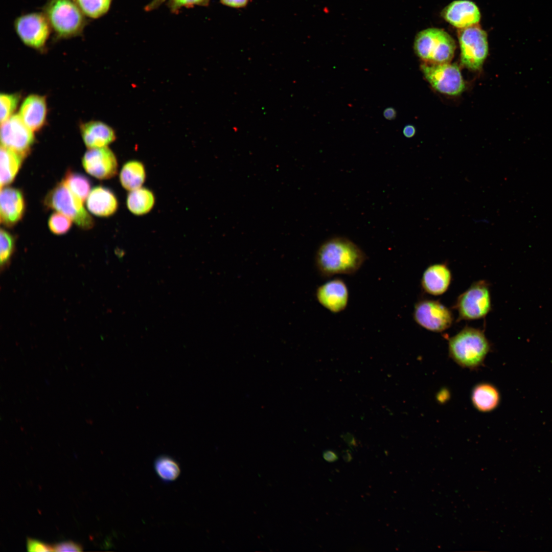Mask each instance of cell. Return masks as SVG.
Wrapping results in <instances>:
<instances>
[{"instance_id":"obj_1","label":"cell","mask_w":552,"mask_h":552,"mask_svg":"<svg viewBox=\"0 0 552 552\" xmlns=\"http://www.w3.org/2000/svg\"><path fill=\"white\" fill-rule=\"evenodd\" d=\"M366 259L364 251L354 242L341 237L330 238L318 247L315 264L319 273L329 278L357 272Z\"/></svg>"},{"instance_id":"obj_2","label":"cell","mask_w":552,"mask_h":552,"mask_svg":"<svg viewBox=\"0 0 552 552\" xmlns=\"http://www.w3.org/2000/svg\"><path fill=\"white\" fill-rule=\"evenodd\" d=\"M491 344L484 332L465 327L448 341L449 357L462 367L474 370L484 363Z\"/></svg>"},{"instance_id":"obj_3","label":"cell","mask_w":552,"mask_h":552,"mask_svg":"<svg viewBox=\"0 0 552 552\" xmlns=\"http://www.w3.org/2000/svg\"><path fill=\"white\" fill-rule=\"evenodd\" d=\"M43 13L58 38L77 36L86 25L85 15L73 0H48Z\"/></svg>"},{"instance_id":"obj_4","label":"cell","mask_w":552,"mask_h":552,"mask_svg":"<svg viewBox=\"0 0 552 552\" xmlns=\"http://www.w3.org/2000/svg\"><path fill=\"white\" fill-rule=\"evenodd\" d=\"M413 49L423 62L445 63L452 60L456 44L453 38L445 31L438 28H428L417 34Z\"/></svg>"},{"instance_id":"obj_5","label":"cell","mask_w":552,"mask_h":552,"mask_svg":"<svg viewBox=\"0 0 552 552\" xmlns=\"http://www.w3.org/2000/svg\"><path fill=\"white\" fill-rule=\"evenodd\" d=\"M83 202L62 180L48 193L43 201L46 209L63 214L79 227L87 230L94 226V220L84 208Z\"/></svg>"},{"instance_id":"obj_6","label":"cell","mask_w":552,"mask_h":552,"mask_svg":"<svg viewBox=\"0 0 552 552\" xmlns=\"http://www.w3.org/2000/svg\"><path fill=\"white\" fill-rule=\"evenodd\" d=\"M458 40L461 65L473 71L480 70L489 51L486 32L477 25L462 29Z\"/></svg>"},{"instance_id":"obj_7","label":"cell","mask_w":552,"mask_h":552,"mask_svg":"<svg viewBox=\"0 0 552 552\" xmlns=\"http://www.w3.org/2000/svg\"><path fill=\"white\" fill-rule=\"evenodd\" d=\"M422 74L430 85L437 91L449 96L460 95L465 83L459 67L455 63L440 64L423 62L420 65Z\"/></svg>"},{"instance_id":"obj_8","label":"cell","mask_w":552,"mask_h":552,"mask_svg":"<svg viewBox=\"0 0 552 552\" xmlns=\"http://www.w3.org/2000/svg\"><path fill=\"white\" fill-rule=\"evenodd\" d=\"M459 319L471 320L485 317L491 309L489 287L485 281L473 283L458 297L455 305Z\"/></svg>"},{"instance_id":"obj_9","label":"cell","mask_w":552,"mask_h":552,"mask_svg":"<svg viewBox=\"0 0 552 552\" xmlns=\"http://www.w3.org/2000/svg\"><path fill=\"white\" fill-rule=\"evenodd\" d=\"M14 28L21 41L35 49L44 47L52 30L43 12H32L17 17Z\"/></svg>"},{"instance_id":"obj_10","label":"cell","mask_w":552,"mask_h":552,"mask_svg":"<svg viewBox=\"0 0 552 552\" xmlns=\"http://www.w3.org/2000/svg\"><path fill=\"white\" fill-rule=\"evenodd\" d=\"M413 316L421 327L440 332L449 328L453 321L451 311L438 301L424 300L415 306Z\"/></svg>"},{"instance_id":"obj_11","label":"cell","mask_w":552,"mask_h":552,"mask_svg":"<svg viewBox=\"0 0 552 552\" xmlns=\"http://www.w3.org/2000/svg\"><path fill=\"white\" fill-rule=\"evenodd\" d=\"M35 141L33 131L23 122L18 114H13L1 123V145L26 157Z\"/></svg>"},{"instance_id":"obj_12","label":"cell","mask_w":552,"mask_h":552,"mask_svg":"<svg viewBox=\"0 0 552 552\" xmlns=\"http://www.w3.org/2000/svg\"><path fill=\"white\" fill-rule=\"evenodd\" d=\"M85 170L99 179H108L117 173L118 164L113 152L107 147L89 149L82 159Z\"/></svg>"},{"instance_id":"obj_13","label":"cell","mask_w":552,"mask_h":552,"mask_svg":"<svg viewBox=\"0 0 552 552\" xmlns=\"http://www.w3.org/2000/svg\"><path fill=\"white\" fill-rule=\"evenodd\" d=\"M315 295L318 302L333 313L343 311L348 306L349 298L348 287L340 279L330 280L319 286Z\"/></svg>"},{"instance_id":"obj_14","label":"cell","mask_w":552,"mask_h":552,"mask_svg":"<svg viewBox=\"0 0 552 552\" xmlns=\"http://www.w3.org/2000/svg\"><path fill=\"white\" fill-rule=\"evenodd\" d=\"M1 223L7 227H12L22 218L26 209L22 192L18 189L4 187L1 188Z\"/></svg>"},{"instance_id":"obj_15","label":"cell","mask_w":552,"mask_h":552,"mask_svg":"<svg viewBox=\"0 0 552 552\" xmlns=\"http://www.w3.org/2000/svg\"><path fill=\"white\" fill-rule=\"evenodd\" d=\"M442 16L450 24L461 29L476 25L481 17L477 6L468 0L451 2L444 9Z\"/></svg>"},{"instance_id":"obj_16","label":"cell","mask_w":552,"mask_h":552,"mask_svg":"<svg viewBox=\"0 0 552 552\" xmlns=\"http://www.w3.org/2000/svg\"><path fill=\"white\" fill-rule=\"evenodd\" d=\"M47 113L45 97L33 94L24 100L18 114L25 124L34 132L39 130L44 125Z\"/></svg>"},{"instance_id":"obj_17","label":"cell","mask_w":552,"mask_h":552,"mask_svg":"<svg viewBox=\"0 0 552 552\" xmlns=\"http://www.w3.org/2000/svg\"><path fill=\"white\" fill-rule=\"evenodd\" d=\"M451 278V271L446 264H434L428 266L424 271L421 285L426 292L433 295H440L447 290Z\"/></svg>"},{"instance_id":"obj_18","label":"cell","mask_w":552,"mask_h":552,"mask_svg":"<svg viewBox=\"0 0 552 552\" xmlns=\"http://www.w3.org/2000/svg\"><path fill=\"white\" fill-rule=\"evenodd\" d=\"M118 199L109 189L103 186L95 187L86 199V206L93 214L102 217L113 215L118 208Z\"/></svg>"},{"instance_id":"obj_19","label":"cell","mask_w":552,"mask_h":552,"mask_svg":"<svg viewBox=\"0 0 552 552\" xmlns=\"http://www.w3.org/2000/svg\"><path fill=\"white\" fill-rule=\"evenodd\" d=\"M83 141L88 149L107 147L115 140L113 130L99 121H90L80 127Z\"/></svg>"},{"instance_id":"obj_20","label":"cell","mask_w":552,"mask_h":552,"mask_svg":"<svg viewBox=\"0 0 552 552\" xmlns=\"http://www.w3.org/2000/svg\"><path fill=\"white\" fill-rule=\"evenodd\" d=\"M471 400L473 407L478 411L489 412L499 405L500 395L495 385L487 382H482L473 387Z\"/></svg>"},{"instance_id":"obj_21","label":"cell","mask_w":552,"mask_h":552,"mask_svg":"<svg viewBox=\"0 0 552 552\" xmlns=\"http://www.w3.org/2000/svg\"><path fill=\"white\" fill-rule=\"evenodd\" d=\"M25 157L17 152L1 146V188L10 184L15 179Z\"/></svg>"},{"instance_id":"obj_22","label":"cell","mask_w":552,"mask_h":552,"mask_svg":"<svg viewBox=\"0 0 552 552\" xmlns=\"http://www.w3.org/2000/svg\"><path fill=\"white\" fill-rule=\"evenodd\" d=\"M144 164L138 160H129L122 167L120 173V181L122 187L131 191L142 187L146 179Z\"/></svg>"},{"instance_id":"obj_23","label":"cell","mask_w":552,"mask_h":552,"mask_svg":"<svg viewBox=\"0 0 552 552\" xmlns=\"http://www.w3.org/2000/svg\"><path fill=\"white\" fill-rule=\"evenodd\" d=\"M127 206L132 214L141 216L147 214L155 204V197L148 189L141 187L131 191L127 195Z\"/></svg>"},{"instance_id":"obj_24","label":"cell","mask_w":552,"mask_h":552,"mask_svg":"<svg viewBox=\"0 0 552 552\" xmlns=\"http://www.w3.org/2000/svg\"><path fill=\"white\" fill-rule=\"evenodd\" d=\"M62 180L83 202L87 199L91 188V182L87 177L69 169Z\"/></svg>"},{"instance_id":"obj_25","label":"cell","mask_w":552,"mask_h":552,"mask_svg":"<svg viewBox=\"0 0 552 552\" xmlns=\"http://www.w3.org/2000/svg\"><path fill=\"white\" fill-rule=\"evenodd\" d=\"M157 474L163 480L171 481L175 480L180 474L178 464L172 457L162 455L157 458L154 463Z\"/></svg>"},{"instance_id":"obj_26","label":"cell","mask_w":552,"mask_h":552,"mask_svg":"<svg viewBox=\"0 0 552 552\" xmlns=\"http://www.w3.org/2000/svg\"><path fill=\"white\" fill-rule=\"evenodd\" d=\"M85 16L97 18L108 11L112 0H73Z\"/></svg>"},{"instance_id":"obj_27","label":"cell","mask_w":552,"mask_h":552,"mask_svg":"<svg viewBox=\"0 0 552 552\" xmlns=\"http://www.w3.org/2000/svg\"><path fill=\"white\" fill-rule=\"evenodd\" d=\"M1 270H5L9 265L15 248V238L6 229L1 228L0 232Z\"/></svg>"},{"instance_id":"obj_28","label":"cell","mask_w":552,"mask_h":552,"mask_svg":"<svg viewBox=\"0 0 552 552\" xmlns=\"http://www.w3.org/2000/svg\"><path fill=\"white\" fill-rule=\"evenodd\" d=\"M73 220L67 216L60 212L51 215L48 220V226L51 232L57 235L66 233L72 225Z\"/></svg>"},{"instance_id":"obj_29","label":"cell","mask_w":552,"mask_h":552,"mask_svg":"<svg viewBox=\"0 0 552 552\" xmlns=\"http://www.w3.org/2000/svg\"><path fill=\"white\" fill-rule=\"evenodd\" d=\"M20 99L17 94H1L0 96V119L2 123L11 117L15 110Z\"/></svg>"},{"instance_id":"obj_30","label":"cell","mask_w":552,"mask_h":552,"mask_svg":"<svg viewBox=\"0 0 552 552\" xmlns=\"http://www.w3.org/2000/svg\"><path fill=\"white\" fill-rule=\"evenodd\" d=\"M210 0H169L168 7L172 12H176L182 7H192L194 5L208 6Z\"/></svg>"},{"instance_id":"obj_31","label":"cell","mask_w":552,"mask_h":552,"mask_svg":"<svg viewBox=\"0 0 552 552\" xmlns=\"http://www.w3.org/2000/svg\"><path fill=\"white\" fill-rule=\"evenodd\" d=\"M27 549L29 551H53V546L46 544L37 540L27 538Z\"/></svg>"},{"instance_id":"obj_32","label":"cell","mask_w":552,"mask_h":552,"mask_svg":"<svg viewBox=\"0 0 552 552\" xmlns=\"http://www.w3.org/2000/svg\"><path fill=\"white\" fill-rule=\"evenodd\" d=\"M53 551H81L82 547L79 544L72 541H64L58 543L53 546Z\"/></svg>"},{"instance_id":"obj_33","label":"cell","mask_w":552,"mask_h":552,"mask_svg":"<svg viewBox=\"0 0 552 552\" xmlns=\"http://www.w3.org/2000/svg\"><path fill=\"white\" fill-rule=\"evenodd\" d=\"M248 2L249 0H220L222 4L235 8L245 7Z\"/></svg>"},{"instance_id":"obj_34","label":"cell","mask_w":552,"mask_h":552,"mask_svg":"<svg viewBox=\"0 0 552 552\" xmlns=\"http://www.w3.org/2000/svg\"><path fill=\"white\" fill-rule=\"evenodd\" d=\"M323 458L328 462H334L338 459L337 453L333 450H327L323 452Z\"/></svg>"},{"instance_id":"obj_35","label":"cell","mask_w":552,"mask_h":552,"mask_svg":"<svg viewBox=\"0 0 552 552\" xmlns=\"http://www.w3.org/2000/svg\"><path fill=\"white\" fill-rule=\"evenodd\" d=\"M383 116L387 120H393L396 118L397 111L394 107H388L383 110Z\"/></svg>"},{"instance_id":"obj_36","label":"cell","mask_w":552,"mask_h":552,"mask_svg":"<svg viewBox=\"0 0 552 552\" xmlns=\"http://www.w3.org/2000/svg\"><path fill=\"white\" fill-rule=\"evenodd\" d=\"M342 437L345 442L351 448L357 446V445L356 439L351 433H346V434H343Z\"/></svg>"},{"instance_id":"obj_37","label":"cell","mask_w":552,"mask_h":552,"mask_svg":"<svg viewBox=\"0 0 552 552\" xmlns=\"http://www.w3.org/2000/svg\"><path fill=\"white\" fill-rule=\"evenodd\" d=\"M416 132V128L412 125L408 124L405 126L403 129V135L407 138L413 137Z\"/></svg>"},{"instance_id":"obj_38","label":"cell","mask_w":552,"mask_h":552,"mask_svg":"<svg viewBox=\"0 0 552 552\" xmlns=\"http://www.w3.org/2000/svg\"><path fill=\"white\" fill-rule=\"evenodd\" d=\"M166 0H152L145 7L146 11H149L157 8Z\"/></svg>"},{"instance_id":"obj_39","label":"cell","mask_w":552,"mask_h":552,"mask_svg":"<svg viewBox=\"0 0 552 552\" xmlns=\"http://www.w3.org/2000/svg\"><path fill=\"white\" fill-rule=\"evenodd\" d=\"M342 457L346 462H350L352 459V456L349 450H344L342 453Z\"/></svg>"}]
</instances>
